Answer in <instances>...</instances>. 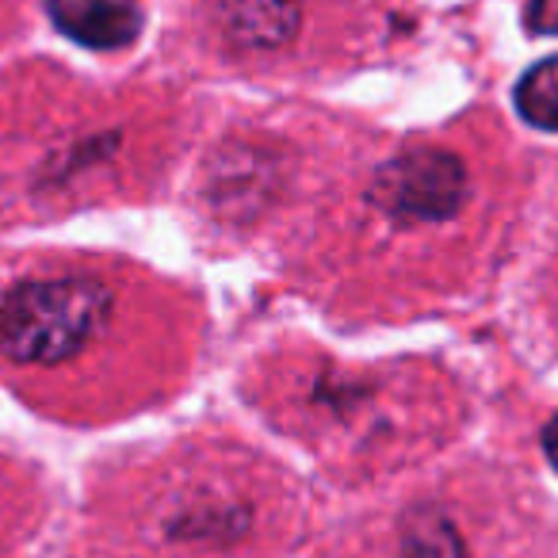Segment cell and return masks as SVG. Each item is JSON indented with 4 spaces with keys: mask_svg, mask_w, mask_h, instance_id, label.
Masks as SVG:
<instances>
[{
    "mask_svg": "<svg viewBox=\"0 0 558 558\" xmlns=\"http://www.w3.org/2000/svg\"><path fill=\"white\" fill-rule=\"evenodd\" d=\"M111 291L96 279H32L0 303V352L16 364H62L104 329Z\"/></svg>",
    "mask_w": 558,
    "mask_h": 558,
    "instance_id": "6da1fadb",
    "label": "cell"
},
{
    "mask_svg": "<svg viewBox=\"0 0 558 558\" xmlns=\"http://www.w3.org/2000/svg\"><path fill=\"white\" fill-rule=\"evenodd\" d=\"M466 172L444 149H410L387 161L372 180V203L398 218H451L463 207Z\"/></svg>",
    "mask_w": 558,
    "mask_h": 558,
    "instance_id": "7a4b0ae2",
    "label": "cell"
},
{
    "mask_svg": "<svg viewBox=\"0 0 558 558\" xmlns=\"http://www.w3.org/2000/svg\"><path fill=\"white\" fill-rule=\"evenodd\" d=\"M47 9L58 32L93 50H119L142 32L134 0H47Z\"/></svg>",
    "mask_w": 558,
    "mask_h": 558,
    "instance_id": "3957f363",
    "label": "cell"
},
{
    "mask_svg": "<svg viewBox=\"0 0 558 558\" xmlns=\"http://www.w3.org/2000/svg\"><path fill=\"white\" fill-rule=\"evenodd\" d=\"M218 20L233 43L271 50L295 39L303 12H299V0H222Z\"/></svg>",
    "mask_w": 558,
    "mask_h": 558,
    "instance_id": "277c9868",
    "label": "cell"
},
{
    "mask_svg": "<svg viewBox=\"0 0 558 558\" xmlns=\"http://www.w3.org/2000/svg\"><path fill=\"white\" fill-rule=\"evenodd\" d=\"M402 558H471L440 509H413L402 524Z\"/></svg>",
    "mask_w": 558,
    "mask_h": 558,
    "instance_id": "5b68a950",
    "label": "cell"
},
{
    "mask_svg": "<svg viewBox=\"0 0 558 558\" xmlns=\"http://www.w3.org/2000/svg\"><path fill=\"white\" fill-rule=\"evenodd\" d=\"M517 108L539 131H558V54L543 58L539 65H532L520 77Z\"/></svg>",
    "mask_w": 558,
    "mask_h": 558,
    "instance_id": "8992f818",
    "label": "cell"
},
{
    "mask_svg": "<svg viewBox=\"0 0 558 558\" xmlns=\"http://www.w3.org/2000/svg\"><path fill=\"white\" fill-rule=\"evenodd\" d=\"M524 24L532 35H558V0H527Z\"/></svg>",
    "mask_w": 558,
    "mask_h": 558,
    "instance_id": "52a82bcc",
    "label": "cell"
},
{
    "mask_svg": "<svg viewBox=\"0 0 558 558\" xmlns=\"http://www.w3.org/2000/svg\"><path fill=\"white\" fill-rule=\"evenodd\" d=\"M543 451H547V459L558 466V421H550L547 433H543Z\"/></svg>",
    "mask_w": 558,
    "mask_h": 558,
    "instance_id": "ba28073f",
    "label": "cell"
}]
</instances>
